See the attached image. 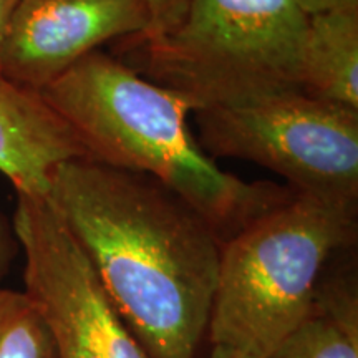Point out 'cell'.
<instances>
[{"label": "cell", "instance_id": "obj_11", "mask_svg": "<svg viewBox=\"0 0 358 358\" xmlns=\"http://www.w3.org/2000/svg\"><path fill=\"white\" fill-rule=\"evenodd\" d=\"M0 358H58L50 330L24 290L0 287Z\"/></svg>", "mask_w": 358, "mask_h": 358}, {"label": "cell", "instance_id": "obj_8", "mask_svg": "<svg viewBox=\"0 0 358 358\" xmlns=\"http://www.w3.org/2000/svg\"><path fill=\"white\" fill-rule=\"evenodd\" d=\"M90 158L77 133L40 92L0 77V173L17 194L47 196L57 166Z\"/></svg>", "mask_w": 358, "mask_h": 358}, {"label": "cell", "instance_id": "obj_15", "mask_svg": "<svg viewBox=\"0 0 358 358\" xmlns=\"http://www.w3.org/2000/svg\"><path fill=\"white\" fill-rule=\"evenodd\" d=\"M20 0H0V50H2L3 38H6L8 24H10L13 12Z\"/></svg>", "mask_w": 358, "mask_h": 358}, {"label": "cell", "instance_id": "obj_5", "mask_svg": "<svg viewBox=\"0 0 358 358\" xmlns=\"http://www.w3.org/2000/svg\"><path fill=\"white\" fill-rule=\"evenodd\" d=\"M194 115L213 159L250 161L297 192L358 203L357 108L294 88Z\"/></svg>", "mask_w": 358, "mask_h": 358}, {"label": "cell", "instance_id": "obj_2", "mask_svg": "<svg viewBox=\"0 0 358 358\" xmlns=\"http://www.w3.org/2000/svg\"><path fill=\"white\" fill-rule=\"evenodd\" d=\"M40 95L77 133L90 159L158 179L211 224L222 244L297 192L222 171L192 134L189 106L103 50Z\"/></svg>", "mask_w": 358, "mask_h": 358}, {"label": "cell", "instance_id": "obj_6", "mask_svg": "<svg viewBox=\"0 0 358 358\" xmlns=\"http://www.w3.org/2000/svg\"><path fill=\"white\" fill-rule=\"evenodd\" d=\"M12 221L25 259L24 292L58 358H150L47 196L17 194Z\"/></svg>", "mask_w": 358, "mask_h": 358}, {"label": "cell", "instance_id": "obj_7", "mask_svg": "<svg viewBox=\"0 0 358 358\" xmlns=\"http://www.w3.org/2000/svg\"><path fill=\"white\" fill-rule=\"evenodd\" d=\"M143 0H20L0 50V77L42 92L111 40L145 37Z\"/></svg>", "mask_w": 358, "mask_h": 358}, {"label": "cell", "instance_id": "obj_12", "mask_svg": "<svg viewBox=\"0 0 358 358\" xmlns=\"http://www.w3.org/2000/svg\"><path fill=\"white\" fill-rule=\"evenodd\" d=\"M143 2L150 12L151 25L150 32L145 37L136 38L159 37V35L171 32L182 19L192 0H143Z\"/></svg>", "mask_w": 358, "mask_h": 358}, {"label": "cell", "instance_id": "obj_13", "mask_svg": "<svg viewBox=\"0 0 358 358\" xmlns=\"http://www.w3.org/2000/svg\"><path fill=\"white\" fill-rule=\"evenodd\" d=\"M20 254V243L12 217H8V214L0 206V285L10 274L13 262Z\"/></svg>", "mask_w": 358, "mask_h": 358}, {"label": "cell", "instance_id": "obj_9", "mask_svg": "<svg viewBox=\"0 0 358 358\" xmlns=\"http://www.w3.org/2000/svg\"><path fill=\"white\" fill-rule=\"evenodd\" d=\"M357 245L330 259L312 307L267 358H358Z\"/></svg>", "mask_w": 358, "mask_h": 358}, {"label": "cell", "instance_id": "obj_16", "mask_svg": "<svg viewBox=\"0 0 358 358\" xmlns=\"http://www.w3.org/2000/svg\"><path fill=\"white\" fill-rule=\"evenodd\" d=\"M208 358H257L250 353L239 350V348H232L226 345H213L211 353Z\"/></svg>", "mask_w": 358, "mask_h": 358}, {"label": "cell", "instance_id": "obj_14", "mask_svg": "<svg viewBox=\"0 0 358 358\" xmlns=\"http://www.w3.org/2000/svg\"><path fill=\"white\" fill-rule=\"evenodd\" d=\"M295 3H297L307 15H315V13L332 10V8L357 6L358 0H295Z\"/></svg>", "mask_w": 358, "mask_h": 358}, {"label": "cell", "instance_id": "obj_1", "mask_svg": "<svg viewBox=\"0 0 358 358\" xmlns=\"http://www.w3.org/2000/svg\"><path fill=\"white\" fill-rule=\"evenodd\" d=\"M47 198L150 358H201L222 241L181 196L143 173L80 158Z\"/></svg>", "mask_w": 358, "mask_h": 358}, {"label": "cell", "instance_id": "obj_4", "mask_svg": "<svg viewBox=\"0 0 358 358\" xmlns=\"http://www.w3.org/2000/svg\"><path fill=\"white\" fill-rule=\"evenodd\" d=\"M307 29L295 0H192L171 32L122 42L129 66L194 113L302 90Z\"/></svg>", "mask_w": 358, "mask_h": 358}, {"label": "cell", "instance_id": "obj_10", "mask_svg": "<svg viewBox=\"0 0 358 358\" xmlns=\"http://www.w3.org/2000/svg\"><path fill=\"white\" fill-rule=\"evenodd\" d=\"M302 90L358 110V3L308 15Z\"/></svg>", "mask_w": 358, "mask_h": 358}, {"label": "cell", "instance_id": "obj_3", "mask_svg": "<svg viewBox=\"0 0 358 358\" xmlns=\"http://www.w3.org/2000/svg\"><path fill=\"white\" fill-rule=\"evenodd\" d=\"M357 203L295 192L222 244L208 340L267 358L312 307L327 264L357 245Z\"/></svg>", "mask_w": 358, "mask_h": 358}]
</instances>
